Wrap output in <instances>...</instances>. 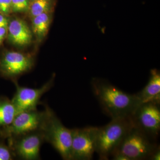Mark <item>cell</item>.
<instances>
[{"mask_svg":"<svg viewBox=\"0 0 160 160\" xmlns=\"http://www.w3.org/2000/svg\"><path fill=\"white\" fill-rule=\"evenodd\" d=\"M91 86L103 111L111 119L130 116L142 104L136 94L126 93L104 79L93 78Z\"/></svg>","mask_w":160,"mask_h":160,"instance_id":"6da1fadb","label":"cell"},{"mask_svg":"<svg viewBox=\"0 0 160 160\" xmlns=\"http://www.w3.org/2000/svg\"><path fill=\"white\" fill-rule=\"evenodd\" d=\"M132 126L131 117L129 116L112 119L106 126L98 127L95 152L100 160L109 159Z\"/></svg>","mask_w":160,"mask_h":160,"instance_id":"7a4b0ae2","label":"cell"},{"mask_svg":"<svg viewBox=\"0 0 160 160\" xmlns=\"http://www.w3.org/2000/svg\"><path fill=\"white\" fill-rule=\"evenodd\" d=\"M47 113L41 130L45 142L49 143L63 159L72 160V132L64 126L57 116L46 105Z\"/></svg>","mask_w":160,"mask_h":160,"instance_id":"3957f363","label":"cell"},{"mask_svg":"<svg viewBox=\"0 0 160 160\" xmlns=\"http://www.w3.org/2000/svg\"><path fill=\"white\" fill-rule=\"evenodd\" d=\"M159 147L156 142L150 139L133 125L112 154L116 152L121 153L129 160H149Z\"/></svg>","mask_w":160,"mask_h":160,"instance_id":"277c9868","label":"cell"},{"mask_svg":"<svg viewBox=\"0 0 160 160\" xmlns=\"http://www.w3.org/2000/svg\"><path fill=\"white\" fill-rule=\"evenodd\" d=\"M46 109H37L18 113L9 126L0 129V137L5 139L18 136L42 128L46 116Z\"/></svg>","mask_w":160,"mask_h":160,"instance_id":"5b68a950","label":"cell"},{"mask_svg":"<svg viewBox=\"0 0 160 160\" xmlns=\"http://www.w3.org/2000/svg\"><path fill=\"white\" fill-rule=\"evenodd\" d=\"M160 104L142 103L130 116L133 126L156 142L160 130Z\"/></svg>","mask_w":160,"mask_h":160,"instance_id":"8992f818","label":"cell"},{"mask_svg":"<svg viewBox=\"0 0 160 160\" xmlns=\"http://www.w3.org/2000/svg\"><path fill=\"white\" fill-rule=\"evenodd\" d=\"M16 158L24 160L40 159V149L45 142L41 129L6 140Z\"/></svg>","mask_w":160,"mask_h":160,"instance_id":"52a82bcc","label":"cell"},{"mask_svg":"<svg viewBox=\"0 0 160 160\" xmlns=\"http://www.w3.org/2000/svg\"><path fill=\"white\" fill-rule=\"evenodd\" d=\"M98 127L87 126L72 129V160H90L96 151Z\"/></svg>","mask_w":160,"mask_h":160,"instance_id":"ba28073f","label":"cell"},{"mask_svg":"<svg viewBox=\"0 0 160 160\" xmlns=\"http://www.w3.org/2000/svg\"><path fill=\"white\" fill-rule=\"evenodd\" d=\"M53 79L48 81L39 88H30L21 86L15 83L16 90L11 99L17 114L24 111L37 109L40 99L43 95L53 86Z\"/></svg>","mask_w":160,"mask_h":160,"instance_id":"9c48e42d","label":"cell"},{"mask_svg":"<svg viewBox=\"0 0 160 160\" xmlns=\"http://www.w3.org/2000/svg\"><path fill=\"white\" fill-rule=\"evenodd\" d=\"M34 65L33 58L17 52H7L0 58V73L10 78L14 84L16 78L29 71Z\"/></svg>","mask_w":160,"mask_h":160,"instance_id":"30bf717a","label":"cell"},{"mask_svg":"<svg viewBox=\"0 0 160 160\" xmlns=\"http://www.w3.org/2000/svg\"><path fill=\"white\" fill-rule=\"evenodd\" d=\"M9 41L16 46H24L29 45L32 39V33L25 21L16 19L8 25Z\"/></svg>","mask_w":160,"mask_h":160,"instance_id":"8fae6325","label":"cell"},{"mask_svg":"<svg viewBox=\"0 0 160 160\" xmlns=\"http://www.w3.org/2000/svg\"><path fill=\"white\" fill-rule=\"evenodd\" d=\"M136 95L142 103L160 104V73L158 70L151 69L147 85Z\"/></svg>","mask_w":160,"mask_h":160,"instance_id":"7c38bea8","label":"cell"},{"mask_svg":"<svg viewBox=\"0 0 160 160\" xmlns=\"http://www.w3.org/2000/svg\"><path fill=\"white\" fill-rule=\"evenodd\" d=\"M16 115L11 99L0 96V129L10 125Z\"/></svg>","mask_w":160,"mask_h":160,"instance_id":"4fadbf2b","label":"cell"},{"mask_svg":"<svg viewBox=\"0 0 160 160\" xmlns=\"http://www.w3.org/2000/svg\"><path fill=\"white\" fill-rule=\"evenodd\" d=\"M32 29L38 40L44 38L49 31L51 18L49 12L40 14L32 18Z\"/></svg>","mask_w":160,"mask_h":160,"instance_id":"5bb4252c","label":"cell"},{"mask_svg":"<svg viewBox=\"0 0 160 160\" xmlns=\"http://www.w3.org/2000/svg\"><path fill=\"white\" fill-rule=\"evenodd\" d=\"M52 0H33L29 5V14L32 18L44 13H48L52 8Z\"/></svg>","mask_w":160,"mask_h":160,"instance_id":"9a60e30c","label":"cell"},{"mask_svg":"<svg viewBox=\"0 0 160 160\" xmlns=\"http://www.w3.org/2000/svg\"><path fill=\"white\" fill-rule=\"evenodd\" d=\"M6 139L0 137V160H12L16 159L13 152Z\"/></svg>","mask_w":160,"mask_h":160,"instance_id":"2e32d148","label":"cell"},{"mask_svg":"<svg viewBox=\"0 0 160 160\" xmlns=\"http://www.w3.org/2000/svg\"><path fill=\"white\" fill-rule=\"evenodd\" d=\"M29 0H12V11L14 12H24L29 10Z\"/></svg>","mask_w":160,"mask_h":160,"instance_id":"e0dca14e","label":"cell"},{"mask_svg":"<svg viewBox=\"0 0 160 160\" xmlns=\"http://www.w3.org/2000/svg\"><path fill=\"white\" fill-rule=\"evenodd\" d=\"M12 11V0H0V12L2 14L7 15Z\"/></svg>","mask_w":160,"mask_h":160,"instance_id":"ac0fdd59","label":"cell"},{"mask_svg":"<svg viewBox=\"0 0 160 160\" xmlns=\"http://www.w3.org/2000/svg\"><path fill=\"white\" fill-rule=\"evenodd\" d=\"M8 27H0V46L2 45L8 33Z\"/></svg>","mask_w":160,"mask_h":160,"instance_id":"d6986e66","label":"cell"},{"mask_svg":"<svg viewBox=\"0 0 160 160\" xmlns=\"http://www.w3.org/2000/svg\"><path fill=\"white\" fill-rule=\"evenodd\" d=\"M9 22L7 18L2 14H0V27H8Z\"/></svg>","mask_w":160,"mask_h":160,"instance_id":"ffe728a7","label":"cell"},{"mask_svg":"<svg viewBox=\"0 0 160 160\" xmlns=\"http://www.w3.org/2000/svg\"><path fill=\"white\" fill-rule=\"evenodd\" d=\"M151 160H160V148L159 147L156 150L153 152L152 155L151 157L149 158Z\"/></svg>","mask_w":160,"mask_h":160,"instance_id":"44dd1931","label":"cell"},{"mask_svg":"<svg viewBox=\"0 0 160 160\" xmlns=\"http://www.w3.org/2000/svg\"><path fill=\"white\" fill-rule=\"evenodd\" d=\"M32 1H33V0H32Z\"/></svg>","mask_w":160,"mask_h":160,"instance_id":"7402d4cb","label":"cell"}]
</instances>
